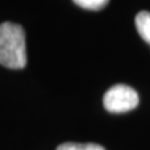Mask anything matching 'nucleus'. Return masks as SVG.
Wrapping results in <instances>:
<instances>
[{
	"label": "nucleus",
	"mask_w": 150,
	"mask_h": 150,
	"mask_svg": "<svg viewBox=\"0 0 150 150\" xmlns=\"http://www.w3.org/2000/svg\"><path fill=\"white\" fill-rule=\"evenodd\" d=\"M0 64L8 69L25 68V31L19 24L10 21L0 24Z\"/></svg>",
	"instance_id": "obj_1"
},
{
	"label": "nucleus",
	"mask_w": 150,
	"mask_h": 150,
	"mask_svg": "<svg viewBox=\"0 0 150 150\" xmlns=\"http://www.w3.org/2000/svg\"><path fill=\"white\" fill-rule=\"evenodd\" d=\"M103 104L109 112H126L139 105V95L133 88L124 84H118L111 86L104 94Z\"/></svg>",
	"instance_id": "obj_2"
},
{
	"label": "nucleus",
	"mask_w": 150,
	"mask_h": 150,
	"mask_svg": "<svg viewBox=\"0 0 150 150\" xmlns=\"http://www.w3.org/2000/svg\"><path fill=\"white\" fill-rule=\"evenodd\" d=\"M135 26L142 39L150 45V13L140 11L135 16Z\"/></svg>",
	"instance_id": "obj_3"
},
{
	"label": "nucleus",
	"mask_w": 150,
	"mask_h": 150,
	"mask_svg": "<svg viewBox=\"0 0 150 150\" xmlns=\"http://www.w3.org/2000/svg\"><path fill=\"white\" fill-rule=\"evenodd\" d=\"M56 150H105V148L94 143H64L60 144Z\"/></svg>",
	"instance_id": "obj_4"
},
{
	"label": "nucleus",
	"mask_w": 150,
	"mask_h": 150,
	"mask_svg": "<svg viewBox=\"0 0 150 150\" xmlns=\"http://www.w3.org/2000/svg\"><path fill=\"white\" fill-rule=\"evenodd\" d=\"M78 6L83 9H88V10H100L103 9L109 0H73Z\"/></svg>",
	"instance_id": "obj_5"
}]
</instances>
